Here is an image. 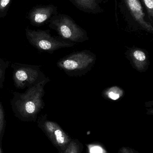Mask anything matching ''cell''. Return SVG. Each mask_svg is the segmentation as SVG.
I'll use <instances>...</instances> for the list:
<instances>
[{
	"mask_svg": "<svg viewBox=\"0 0 153 153\" xmlns=\"http://www.w3.org/2000/svg\"><path fill=\"white\" fill-rule=\"evenodd\" d=\"M146 12V16L151 23L153 24V0H140Z\"/></svg>",
	"mask_w": 153,
	"mask_h": 153,
	"instance_id": "4fadbf2b",
	"label": "cell"
},
{
	"mask_svg": "<svg viewBox=\"0 0 153 153\" xmlns=\"http://www.w3.org/2000/svg\"><path fill=\"white\" fill-rule=\"evenodd\" d=\"M116 22L125 25L131 31L145 30L152 33V23L147 18L140 0H114Z\"/></svg>",
	"mask_w": 153,
	"mask_h": 153,
	"instance_id": "7a4b0ae2",
	"label": "cell"
},
{
	"mask_svg": "<svg viewBox=\"0 0 153 153\" xmlns=\"http://www.w3.org/2000/svg\"><path fill=\"white\" fill-rule=\"evenodd\" d=\"M4 124V110L1 102L0 101V137L3 130Z\"/></svg>",
	"mask_w": 153,
	"mask_h": 153,
	"instance_id": "2e32d148",
	"label": "cell"
},
{
	"mask_svg": "<svg viewBox=\"0 0 153 153\" xmlns=\"http://www.w3.org/2000/svg\"><path fill=\"white\" fill-rule=\"evenodd\" d=\"M38 126L46 134L49 140L58 150L63 153L72 138L54 121L49 120L47 115L41 116L38 120Z\"/></svg>",
	"mask_w": 153,
	"mask_h": 153,
	"instance_id": "52a82bcc",
	"label": "cell"
},
{
	"mask_svg": "<svg viewBox=\"0 0 153 153\" xmlns=\"http://www.w3.org/2000/svg\"><path fill=\"white\" fill-rule=\"evenodd\" d=\"M84 146L77 139H72L63 153H82Z\"/></svg>",
	"mask_w": 153,
	"mask_h": 153,
	"instance_id": "7c38bea8",
	"label": "cell"
},
{
	"mask_svg": "<svg viewBox=\"0 0 153 153\" xmlns=\"http://www.w3.org/2000/svg\"><path fill=\"white\" fill-rule=\"evenodd\" d=\"M124 91L117 86H113L107 89L104 94L108 99L112 100H117L124 95Z\"/></svg>",
	"mask_w": 153,
	"mask_h": 153,
	"instance_id": "8fae6325",
	"label": "cell"
},
{
	"mask_svg": "<svg viewBox=\"0 0 153 153\" xmlns=\"http://www.w3.org/2000/svg\"><path fill=\"white\" fill-rule=\"evenodd\" d=\"M57 13V7L52 4L39 5L32 7L27 15L30 23L35 27L43 26Z\"/></svg>",
	"mask_w": 153,
	"mask_h": 153,
	"instance_id": "ba28073f",
	"label": "cell"
},
{
	"mask_svg": "<svg viewBox=\"0 0 153 153\" xmlns=\"http://www.w3.org/2000/svg\"><path fill=\"white\" fill-rule=\"evenodd\" d=\"M10 62L0 58V88L2 89L5 80V71L9 67Z\"/></svg>",
	"mask_w": 153,
	"mask_h": 153,
	"instance_id": "5bb4252c",
	"label": "cell"
},
{
	"mask_svg": "<svg viewBox=\"0 0 153 153\" xmlns=\"http://www.w3.org/2000/svg\"><path fill=\"white\" fill-rule=\"evenodd\" d=\"M13 79L17 89H23L30 87L46 78L40 65H32L13 63Z\"/></svg>",
	"mask_w": 153,
	"mask_h": 153,
	"instance_id": "5b68a950",
	"label": "cell"
},
{
	"mask_svg": "<svg viewBox=\"0 0 153 153\" xmlns=\"http://www.w3.org/2000/svg\"><path fill=\"white\" fill-rule=\"evenodd\" d=\"M49 23V27L55 30L64 40L75 43L89 39L86 30L69 15L57 13L51 18Z\"/></svg>",
	"mask_w": 153,
	"mask_h": 153,
	"instance_id": "3957f363",
	"label": "cell"
},
{
	"mask_svg": "<svg viewBox=\"0 0 153 153\" xmlns=\"http://www.w3.org/2000/svg\"><path fill=\"white\" fill-rule=\"evenodd\" d=\"M0 153H2V152L1 149V148H0Z\"/></svg>",
	"mask_w": 153,
	"mask_h": 153,
	"instance_id": "ac0fdd59",
	"label": "cell"
},
{
	"mask_svg": "<svg viewBox=\"0 0 153 153\" xmlns=\"http://www.w3.org/2000/svg\"><path fill=\"white\" fill-rule=\"evenodd\" d=\"M49 81L50 79L47 77L35 85L28 87L25 92H13L11 107L16 117L26 121L36 120L38 114L45 107L43 99L45 94L44 89Z\"/></svg>",
	"mask_w": 153,
	"mask_h": 153,
	"instance_id": "6da1fadb",
	"label": "cell"
},
{
	"mask_svg": "<svg viewBox=\"0 0 153 153\" xmlns=\"http://www.w3.org/2000/svg\"><path fill=\"white\" fill-rule=\"evenodd\" d=\"M12 0H0V18H4L8 13Z\"/></svg>",
	"mask_w": 153,
	"mask_h": 153,
	"instance_id": "9a60e30c",
	"label": "cell"
},
{
	"mask_svg": "<svg viewBox=\"0 0 153 153\" xmlns=\"http://www.w3.org/2000/svg\"><path fill=\"white\" fill-rule=\"evenodd\" d=\"M81 11L90 14H97L104 11L103 4L107 0H68Z\"/></svg>",
	"mask_w": 153,
	"mask_h": 153,
	"instance_id": "9c48e42d",
	"label": "cell"
},
{
	"mask_svg": "<svg viewBox=\"0 0 153 153\" xmlns=\"http://www.w3.org/2000/svg\"><path fill=\"white\" fill-rule=\"evenodd\" d=\"M117 153H139L134 149L128 147V146H123L119 150Z\"/></svg>",
	"mask_w": 153,
	"mask_h": 153,
	"instance_id": "e0dca14e",
	"label": "cell"
},
{
	"mask_svg": "<svg viewBox=\"0 0 153 153\" xmlns=\"http://www.w3.org/2000/svg\"><path fill=\"white\" fill-rule=\"evenodd\" d=\"M25 33L29 43L40 52L52 53L57 49L71 47L75 45V43L61 38L52 36L49 30H34L27 27Z\"/></svg>",
	"mask_w": 153,
	"mask_h": 153,
	"instance_id": "277c9868",
	"label": "cell"
},
{
	"mask_svg": "<svg viewBox=\"0 0 153 153\" xmlns=\"http://www.w3.org/2000/svg\"><path fill=\"white\" fill-rule=\"evenodd\" d=\"M96 56L90 51L74 53L59 60L57 66L66 74H78L87 72L94 64Z\"/></svg>",
	"mask_w": 153,
	"mask_h": 153,
	"instance_id": "8992f818",
	"label": "cell"
},
{
	"mask_svg": "<svg viewBox=\"0 0 153 153\" xmlns=\"http://www.w3.org/2000/svg\"><path fill=\"white\" fill-rule=\"evenodd\" d=\"M128 55L132 64L137 71L143 72L146 70L148 60L146 54L142 49L133 48L129 52Z\"/></svg>",
	"mask_w": 153,
	"mask_h": 153,
	"instance_id": "30bf717a",
	"label": "cell"
}]
</instances>
